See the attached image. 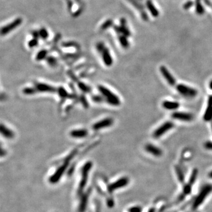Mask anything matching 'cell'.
<instances>
[{
    "instance_id": "obj_49",
    "label": "cell",
    "mask_w": 212,
    "mask_h": 212,
    "mask_svg": "<svg viewBox=\"0 0 212 212\" xmlns=\"http://www.w3.org/2000/svg\"></svg>"
},
{
    "instance_id": "obj_48",
    "label": "cell",
    "mask_w": 212,
    "mask_h": 212,
    "mask_svg": "<svg viewBox=\"0 0 212 212\" xmlns=\"http://www.w3.org/2000/svg\"><path fill=\"white\" fill-rule=\"evenodd\" d=\"M140 1H143V0H140Z\"/></svg>"
},
{
    "instance_id": "obj_26",
    "label": "cell",
    "mask_w": 212,
    "mask_h": 212,
    "mask_svg": "<svg viewBox=\"0 0 212 212\" xmlns=\"http://www.w3.org/2000/svg\"><path fill=\"white\" fill-rule=\"evenodd\" d=\"M38 33H39L40 38L43 40H47L49 36V33L48 30L44 27L41 28L38 30Z\"/></svg>"
},
{
    "instance_id": "obj_44",
    "label": "cell",
    "mask_w": 212,
    "mask_h": 212,
    "mask_svg": "<svg viewBox=\"0 0 212 212\" xmlns=\"http://www.w3.org/2000/svg\"><path fill=\"white\" fill-rule=\"evenodd\" d=\"M208 104H211L212 105V96H209V99H208Z\"/></svg>"
},
{
    "instance_id": "obj_24",
    "label": "cell",
    "mask_w": 212,
    "mask_h": 212,
    "mask_svg": "<svg viewBox=\"0 0 212 212\" xmlns=\"http://www.w3.org/2000/svg\"><path fill=\"white\" fill-rule=\"evenodd\" d=\"M195 8L198 15H203L205 13V8L201 3V0H195Z\"/></svg>"
},
{
    "instance_id": "obj_8",
    "label": "cell",
    "mask_w": 212,
    "mask_h": 212,
    "mask_svg": "<svg viewBox=\"0 0 212 212\" xmlns=\"http://www.w3.org/2000/svg\"><path fill=\"white\" fill-rule=\"evenodd\" d=\"M120 25L118 26V25H113V29L115 31V32L118 34L119 35L122 34V35H125L127 37H130L131 35L130 31L129 30L127 25V21L125 19V18H122L120 19Z\"/></svg>"
},
{
    "instance_id": "obj_16",
    "label": "cell",
    "mask_w": 212,
    "mask_h": 212,
    "mask_svg": "<svg viewBox=\"0 0 212 212\" xmlns=\"http://www.w3.org/2000/svg\"><path fill=\"white\" fill-rule=\"evenodd\" d=\"M88 130L86 129H74L71 130L70 133L71 137L74 139L85 138L88 135Z\"/></svg>"
},
{
    "instance_id": "obj_39",
    "label": "cell",
    "mask_w": 212,
    "mask_h": 212,
    "mask_svg": "<svg viewBox=\"0 0 212 212\" xmlns=\"http://www.w3.org/2000/svg\"><path fill=\"white\" fill-rule=\"evenodd\" d=\"M78 87L80 88H81V90L86 93H88L90 91V88L88 87V86L86 84H84L83 83H80L78 84Z\"/></svg>"
},
{
    "instance_id": "obj_45",
    "label": "cell",
    "mask_w": 212,
    "mask_h": 212,
    "mask_svg": "<svg viewBox=\"0 0 212 212\" xmlns=\"http://www.w3.org/2000/svg\"><path fill=\"white\" fill-rule=\"evenodd\" d=\"M148 212H155V209L154 208H151L149 210Z\"/></svg>"
},
{
    "instance_id": "obj_33",
    "label": "cell",
    "mask_w": 212,
    "mask_h": 212,
    "mask_svg": "<svg viewBox=\"0 0 212 212\" xmlns=\"http://www.w3.org/2000/svg\"><path fill=\"white\" fill-rule=\"evenodd\" d=\"M47 61L51 66H55L57 63L55 58L53 57V56H48L47 57Z\"/></svg>"
},
{
    "instance_id": "obj_32",
    "label": "cell",
    "mask_w": 212,
    "mask_h": 212,
    "mask_svg": "<svg viewBox=\"0 0 212 212\" xmlns=\"http://www.w3.org/2000/svg\"><path fill=\"white\" fill-rule=\"evenodd\" d=\"M106 47L105 44L103 42H99L96 44V49H97L98 53H100V54L103 53V52L106 49Z\"/></svg>"
},
{
    "instance_id": "obj_19",
    "label": "cell",
    "mask_w": 212,
    "mask_h": 212,
    "mask_svg": "<svg viewBox=\"0 0 212 212\" xmlns=\"http://www.w3.org/2000/svg\"><path fill=\"white\" fill-rule=\"evenodd\" d=\"M146 6L153 17H158L159 16V11L152 0H146Z\"/></svg>"
},
{
    "instance_id": "obj_13",
    "label": "cell",
    "mask_w": 212,
    "mask_h": 212,
    "mask_svg": "<svg viewBox=\"0 0 212 212\" xmlns=\"http://www.w3.org/2000/svg\"><path fill=\"white\" fill-rule=\"evenodd\" d=\"M113 124V120L111 118H106L94 124L92 126V128L94 130L97 131L105 128H107L111 126Z\"/></svg>"
},
{
    "instance_id": "obj_4",
    "label": "cell",
    "mask_w": 212,
    "mask_h": 212,
    "mask_svg": "<svg viewBox=\"0 0 212 212\" xmlns=\"http://www.w3.org/2000/svg\"><path fill=\"white\" fill-rule=\"evenodd\" d=\"M212 192V184H208L205 185L200 192L199 194L196 197L192 205V209L196 210L206 200V197Z\"/></svg>"
},
{
    "instance_id": "obj_2",
    "label": "cell",
    "mask_w": 212,
    "mask_h": 212,
    "mask_svg": "<svg viewBox=\"0 0 212 212\" xmlns=\"http://www.w3.org/2000/svg\"><path fill=\"white\" fill-rule=\"evenodd\" d=\"M92 167L93 163L91 161H88L84 164L81 169V178L80 180L77 190V194L79 196H80L84 192V189H86L88 181V174Z\"/></svg>"
},
{
    "instance_id": "obj_34",
    "label": "cell",
    "mask_w": 212,
    "mask_h": 212,
    "mask_svg": "<svg viewBox=\"0 0 212 212\" xmlns=\"http://www.w3.org/2000/svg\"><path fill=\"white\" fill-rule=\"evenodd\" d=\"M192 191V185L189 183L184 185L183 187V194H189Z\"/></svg>"
},
{
    "instance_id": "obj_35",
    "label": "cell",
    "mask_w": 212,
    "mask_h": 212,
    "mask_svg": "<svg viewBox=\"0 0 212 212\" xmlns=\"http://www.w3.org/2000/svg\"><path fill=\"white\" fill-rule=\"evenodd\" d=\"M58 94L61 97H67L69 94L67 91L63 87H60L58 89Z\"/></svg>"
},
{
    "instance_id": "obj_38",
    "label": "cell",
    "mask_w": 212,
    "mask_h": 212,
    "mask_svg": "<svg viewBox=\"0 0 212 212\" xmlns=\"http://www.w3.org/2000/svg\"><path fill=\"white\" fill-rule=\"evenodd\" d=\"M193 5H194L193 1L190 0V1H187V2L183 5V8H184V10H187L190 9Z\"/></svg>"
},
{
    "instance_id": "obj_21",
    "label": "cell",
    "mask_w": 212,
    "mask_h": 212,
    "mask_svg": "<svg viewBox=\"0 0 212 212\" xmlns=\"http://www.w3.org/2000/svg\"><path fill=\"white\" fill-rule=\"evenodd\" d=\"M162 106L166 110H173L178 108L180 107V104L176 102L164 101L163 102Z\"/></svg>"
},
{
    "instance_id": "obj_22",
    "label": "cell",
    "mask_w": 212,
    "mask_h": 212,
    "mask_svg": "<svg viewBox=\"0 0 212 212\" xmlns=\"http://www.w3.org/2000/svg\"><path fill=\"white\" fill-rule=\"evenodd\" d=\"M203 119L206 122H210L212 120V105L208 104V106L203 116Z\"/></svg>"
},
{
    "instance_id": "obj_36",
    "label": "cell",
    "mask_w": 212,
    "mask_h": 212,
    "mask_svg": "<svg viewBox=\"0 0 212 212\" xmlns=\"http://www.w3.org/2000/svg\"><path fill=\"white\" fill-rule=\"evenodd\" d=\"M62 46L64 47H77L78 45L74 42H64L62 43Z\"/></svg>"
},
{
    "instance_id": "obj_11",
    "label": "cell",
    "mask_w": 212,
    "mask_h": 212,
    "mask_svg": "<svg viewBox=\"0 0 212 212\" xmlns=\"http://www.w3.org/2000/svg\"><path fill=\"white\" fill-rule=\"evenodd\" d=\"M134 7H135L140 13L141 17L143 21H147L149 19V15L145 10V6L140 2V0H127Z\"/></svg>"
},
{
    "instance_id": "obj_47",
    "label": "cell",
    "mask_w": 212,
    "mask_h": 212,
    "mask_svg": "<svg viewBox=\"0 0 212 212\" xmlns=\"http://www.w3.org/2000/svg\"><path fill=\"white\" fill-rule=\"evenodd\" d=\"M209 87H210V88L212 90V80L210 82V83H209Z\"/></svg>"
},
{
    "instance_id": "obj_1",
    "label": "cell",
    "mask_w": 212,
    "mask_h": 212,
    "mask_svg": "<svg viewBox=\"0 0 212 212\" xmlns=\"http://www.w3.org/2000/svg\"><path fill=\"white\" fill-rule=\"evenodd\" d=\"M77 152V150H74L71 153H70L67 158L64 160V162L63 164L59 166L56 171L54 173L53 175H52L49 178V181L50 183L54 184L55 183H57L61 179V178L63 176L64 174L66 172L67 169H68L70 162L72 159L74 157V156L76 155Z\"/></svg>"
},
{
    "instance_id": "obj_46",
    "label": "cell",
    "mask_w": 212,
    "mask_h": 212,
    "mask_svg": "<svg viewBox=\"0 0 212 212\" xmlns=\"http://www.w3.org/2000/svg\"><path fill=\"white\" fill-rule=\"evenodd\" d=\"M208 176H209V177H210V178H212V171H211L209 173V175H208Z\"/></svg>"
},
{
    "instance_id": "obj_42",
    "label": "cell",
    "mask_w": 212,
    "mask_h": 212,
    "mask_svg": "<svg viewBox=\"0 0 212 212\" xmlns=\"http://www.w3.org/2000/svg\"><path fill=\"white\" fill-rule=\"evenodd\" d=\"M32 35H33V38H34L38 39L40 38L38 31H37V30H34L33 31H32Z\"/></svg>"
},
{
    "instance_id": "obj_12",
    "label": "cell",
    "mask_w": 212,
    "mask_h": 212,
    "mask_svg": "<svg viewBox=\"0 0 212 212\" xmlns=\"http://www.w3.org/2000/svg\"><path fill=\"white\" fill-rule=\"evenodd\" d=\"M160 71L164 77V78L166 80L167 82L169 83L172 86H175L176 83V79L175 77L172 75V74L170 73V72L169 70L165 67V66H161L160 67Z\"/></svg>"
},
{
    "instance_id": "obj_37",
    "label": "cell",
    "mask_w": 212,
    "mask_h": 212,
    "mask_svg": "<svg viewBox=\"0 0 212 212\" xmlns=\"http://www.w3.org/2000/svg\"><path fill=\"white\" fill-rule=\"evenodd\" d=\"M128 212H142V208L139 206H135L128 209Z\"/></svg>"
},
{
    "instance_id": "obj_9",
    "label": "cell",
    "mask_w": 212,
    "mask_h": 212,
    "mask_svg": "<svg viewBox=\"0 0 212 212\" xmlns=\"http://www.w3.org/2000/svg\"><path fill=\"white\" fill-rule=\"evenodd\" d=\"M22 22V19L21 18H17L10 24L2 27L1 30V35H5L8 34L14 30H15L18 27H19Z\"/></svg>"
},
{
    "instance_id": "obj_20",
    "label": "cell",
    "mask_w": 212,
    "mask_h": 212,
    "mask_svg": "<svg viewBox=\"0 0 212 212\" xmlns=\"http://www.w3.org/2000/svg\"><path fill=\"white\" fill-rule=\"evenodd\" d=\"M1 133L4 137L7 139H11L14 137V132L3 124H1Z\"/></svg>"
},
{
    "instance_id": "obj_28",
    "label": "cell",
    "mask_w": 212,
    "mask_h": 212,
    "mask_svg": "<svg viewBox=\"0 0 212 212\" xmlns=\"http://www.w3.org/2000/svg\"><path fill=\"white\" fill-rule=\"evenodd\" d=\"M113 25V21L111 19H108L105 22H103V24H102L100 28L101 30L105 31L110 27H112Z\"/></svg>"
},
{
    "instance_id": "obj_29",
    "label": "cell",
    "mask_w": 212,
    "mask_h": 212,
    "mask_svg": "<svg viewBox=\"0 0 212 212\" xmlns=\"http://www.w3.org/2000/svg\"><path fill=\"white\" fill-rule=\"evenodd\" d=\"M198 173H199V172H198V170L197 169H193V170L192 171V173L191 174V176L190 177V179H189V183L190 184H191V185L194 184V182L196 181V178L197 177Z\"/></svg>"
},
{
    "instance_id": "obj_40",
    "label": "cell",
    "mask_w": 212,
    "mask_h": 212,
    "mask_svg": "<svg viewBox=\"0 0 212 212\" xmlns=\"http://www.w3.org/2000/svg\"><path fill=\"white\" fill-rule=\"evenodd\" d=\"M114 202L113 199H111V198L108 199V200L107 201V205L108 207L112 208L113 206H114Z\"/></svg>"
},
{
    "instance_id": "obj_17",
    "label": "cell",
    "mask_w": 212,
    "mask_h": 212,
    "mask_svg": "<svg viewBox=\"0 0 212 212\" xmlns=\"http://www.w3.org/2000/svg\"><path fill=\"white\" fill-rule=\"evenodd\" d=\"M102 59L104 64L107 67H110L113 64V59L111 55L110 52L108 48L106 47L103 53H102Z\"/></svg>"
},
{
    "instance_id": "obj_27",
    "label": "cell",
    "mask_w": 212,
    "mask_h": 212,
    "mask_svg": "<svg viewBox=\"0 0 212 212\" xmlns=\"http://www.w3.org/2000/svg\"><path fill=\"white\" fill-rule=\"evenodd\" d=\"M175 169H176L177 176L178 181H179L180 183H183L184 181V174H183V171H182L181 169L179 167H178V166H176Z\"/></svg>"
},
{
    "instance_id": "obj_41",
    "label": "cell",
    "mask_w": 212,
    "mask_h": 212,
    "mask_svg": "<svg viewBox=\"0 0 212 212\" xmlns=\"http://www.w3.org/2000/svg\"><path fill=\"white\" fill-rule=\"evenodd\" d=\"M205 147L206 149L212 150V141H207L205 143Z\"/></svg>"
},
{
    "instance_id": "obj_7",
    "label": "cell",
    "mask_w": 212,
    "mask_h": 212,
    "mask_svg": "<svg viewBox=\"0 0 212 212\" xmlns=\"http://www.w3.org/2000/svg\"><path fill=\"white\" fill-rule=\"evenodd\" d=\"M175 124L172 122H166L158 127L153 133V136L155 139H159L167 131L173 128Z\"/></svg>"
},
{
    "instance_id": "obj_30",
    "label": "cell",
    "mask_w": 212,
    "mask_h": 212,
    "mask_svg": "<svg viewBox=\"0 0 212 212\" xmlns=\"http://www.w3.org/2000/svg\"><path fill=\"white\" fill-rule=\"evenodd\" d=\"M38 39L34 38L30 40L28 43V46L30 49L35 48V47L38 46Z\"/></svg>"
},
{
    "instance_id": "obj_15",
    "label": "cell",
    "mask_w": 212,
    "mask_h": 212,
    "mask_svg": "<svg viewBox=\"0 0 212 212\" xmlns=\"http://www.w3.org/2000/svg\"><path fill=\"white\" fill-rule=\"evenodd\" d=\"M145 150L147 152L153 155L156 157H160L163 155V151L158 147L152 144H147L145 146Z\"/></svg>"
},
{
    "instance_id": "obj_25",
    "label": "cell",
    "mask_w": 212,
    "mask_h": 212,
    "mask_svg": "<svg viewBox=\"0 0 212 212\" xmlns=\"http://www.w3.org/2000/svg\"><path fill=\"white\" fill-rule=\"evenodd\" d=\"M48 57V51L46 49H43L41 50L37 54L35 59L37 61H40L43 60H44L45 58H47Z\"/></svg>"
},
{
    "instance_id": "obj_6",
    "label": "cell",
    "mask_w": 212,
    "mask_h": 212,
    "mask_svg": "<svg viewBox=\"0 0 212 212\" xmlns=\"http://www.w3.org/2000/svg\"><path fill=\"white\" fill-rule=\"evenodd\" d=\"M176 90L180 94L186 97H194L197 95V91L196 89L183 84H178Z\"/></svg>"
},
{
    "instance_id": "obj_10",
    "label": "cell",
    "mask_w": 212,
    "mask_h": 212,
    "mask_svg": "<svg viewBox=\"0 0 212 212\" xmlns=\"http://www.w3.org/2000/svg\"><path fill=\"white\" fill-rule=\"evenodd\" d=\"M91 190L88 189L80 195V199L78 206V212H85L88 205V200Z\"/></svg>"
},
{
    "instance_id": "obj_5",
    "label": "cell",
    "mask_w": 212,
    "mask_h": 212,
    "mask_svg": "<svg viewBox=\"0 0 212 212\" xmlns=\"http://www.w3.org/2000/svg\"><path fill=\"white\" fill-rule=\"evenodd\" d=\"M129 178L127 177H123L108 184L107 191L110 194H112L115 191L127 186L129 183Z\"/></svg>"
},
{
    "instance_id": "obj_3",
    "label": "cell",
    "mask_w": 212,
    "mask_h": 212,
    "mask_svg": "<svg viewBox=\"0 0 212 212\" xmlns=\"http://www.w3.org/2000/svg\"><path fill=\"white\" fill-rule=\"evenodd\" d=\"M98 90L102 95L105 97L107 102L109 105L113 106H119L120 105L121 102L119 97L108 88L100 85L98 86Z\"/></svg>"
},
{
    "instance_id": "obj_23",
    "label": "cell",
    "mask_w": 212,
    "mask_h": 212,
    "mask_svg": "<svg viewBox=\"0 0 212 212\" xmlns=\"http://www.w3.org/2000/svg\"><path fill=\"white\" fill-rule=\"evenodd\" d=\"M119 41L120 42V45L122 46V47L124 49H127L129 46H130V44L128 42V40L127 39V37L125 36V35L120 34L119 35L118 37Z\"/></svg>"
},
{
    "instance_id": "obj_31",
    "label": "cell",
    "mask_w": 212,
    "mask_h": 212,
    "mask_svg": "<svg viewBox=\"0 0 212 212\" xmlns=\"http://www.w3.org/2000/svg\"><path fill=\"white\" fill-rule=\"evenodd\" d=\"M37 91L36 88H31V87H27L23 90V93L26 95H32L35 94Z\"/></svg>"
},
{
    "instance_id": "obj_18",
    "label": "cell",
    "mask_w": 212,
    "mask_h": 212,
    "mask_svg": "<svg viewBox=\"0 0 212 212\" xmlns=\"http://www.w3.org/2000/svg\"><path fill=\"white\" fill-rule=\"evenodd\" d=\"M35 88L37 91L42 93H54L56 91V89L53 86L45 83H37L35 85Z\"/></svg>"
},
{
    "instance_id": "obj_14",
    "label": "cell",
    "mask_w": 212,
    "mask_h": 212,
    "mask_svg": "<svg viewBox=\"0 0 212 212\" xmlns=\"http://www.w3.org/2000/svg\"><path fill=\"white\" fill-rule=\"evenodd\" d=\"M172 117L183 122H190L193 119V116L192 114L183 112H175L172 114Z\"/></svg>"
},
{
    "instance_id": "obj_43",
    "label": "cell",
    "mask_w": 212,
    "mask_h": 212,
    "mask_svg": "<svg viewBox=\"0 0 212 212\" xmlns=\"http://www.w3.org/2000/svg\"><path fill=\"white\" fill-rule=\"evenodd\" d=\"M203 1H204L205 3L207 5H208V6H211V2L210 0H203Z\"/></svg>"
}]
</instances>
